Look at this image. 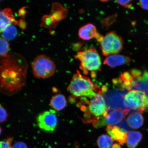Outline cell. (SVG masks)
Here are the masks:
<instances>
[{"label": "cell", "mask_w": 148, "mask_h": 148, "mask_svg": "<svg viewBox=\"0 0 148 148\" xmlns=\"http://www.w3.org/2000/svg\"><path fill=\"white\" fill-rule=\"evenodd\" d=\"M66 101L65 97L61 94H57L52 98L50 105L53 110L57 111L62 110L65 107Z\"/></svg>", "instance_id": "ac0fdd59"}, {"label": "cell", "mask_w": 148, "mask_h": 148, "mask_svg": "<svg viewBox=\"0 0 148 148\" xmlns=\"http://www.w3.org/2000/svg\"><path fill=\"white\" fill-rule=\"evenodd\" d=\"M114 140L107 135L103 134L99 136L97 140L99 148H110L113 145Z\"/></svg>", "instance_id": "d6986e66"}, {"label": "cell", "mask_w": 148, "mask_h": 148, "mask_svg": "<svg viewBox=\"0 0 148 148\" xmlns=\"http://www.w3.org/2000/svg\"><path fill=\"white\" fill-rule=\"evenodd\" d=\"M12 148H27V147L26 144L24 142H18L14 144Z\"/></svg>", "instance_id": "d4e9b609"}, {"label": "cell", "mask_w": 148, "mask_h": 148, "mask_svg": "<svg viewBox=\"0 0 148 148\" xmlns=\"http://www.w3.org/2000/svg\"><path fill=\"white\" fill-rule=\"evenodd\" d=\"M79 36L82 40H88L95 38L99 40L102 36L98 32L97 28L92 23L83 25L79 29Z\"/></svg>", "instance_id": "4fadbf2b"}, {"label": "cell", "mask_w": 148, "mask_h": 148, "mask_svg": "<svg viewBox=\"0 0 148 148\" xmlns=\"http://www.w3.org/2000/svg\"><path fill=\"white\" fill-rule=\"evenodd\" d=\"M103 94L101 92L97 93L81 109L84 112V115L88 116L92 119V123L103 116L106 112V103Z\"/></svg>", "instance_id": "52a82bcc"}, {"label": "cell", "mask_w": 148, "mask_h": 148, "mask_svg": "<svg viewBox=\"0 0 148 148\" xmlns=\"http://www.w3.org/2000/svg\"><path fill=\"white\" fill-rule=\"evenodd\" d=\"M99 42L102 53L105 56L119 54L123 47V39L115 31L107 33Z\"/></svg>", "instance_id": "8992f818"}, {"label": "cell", "mask_w": 148, "mask_h": 148, "mask_svg": "<svg viewBox=\"0 0 148 148\" xmlns=\"http://www.w3.org/2000/svg\"><path fill=\"white\" fill-rule=\"evenodd\" d=\"M139 3L142 9L148 10V1H140Z\"/></svg>", "instance_id": "484cf974"}, {"label": "cell", "mask_w": 148, "mask_h": 148, "mask_svg": "<svg viewBox=\"0 0 148 148\" xmlns=\"http://www.w3.org/2000/svg\"><path fill=\"white\" fill-rule=\"evenodd\" d=\"M8 114L7 112L2 106H1V122H3L6 120Z\"/></svg>", "instance_id": "cb8c5ba5"}, {"label": "cell", "mask_w": 148, "mask_h": 148, "mask_svg": "<svg viewBox=\"0 0 148 148\" xmlns=\"http://www.w3.org/2000/svg\"><path fill=\"white\" fill-rule=\"evenodd\" d=\"M125 109L143 113L148 112V97L141 90H132L127 91L123 98Z\"/></svg>", "instance_id": "277c9868"}, {"label": "cell", "mask_w": 148, "mask_h": 148, "mask_svg": "<svg viewBox=\"0 0 148 148\" xmlns=\"http://www.w3.org/2000/svg\"><path fill=\"white\" fill-rule=\"evenodd\" d=\"M106 130L110 137L120 145H123L126 142L127 133L124 132L119 127L107 125Z\"/></svg>", "instance_id": "2e32d148"}, {"label": "cell", "mask_w": 148, "mask_h": 148, "mask_svg": "<svg viewBox=\"0 0 148 148\" xmlns=\"http://www.w3.org/2000/svg\"><path fill=\"white\" fill-rule=\"evenodd\" d=\"M131 111L121 108L107 110V113L103 116L106 125H118L125 119L126 116Z\"/></svg>", "instance_id": "7c38bea8"}, {"label": "cell", "mask_w": 148, "mask_h": 148, "mask_svg": "<svg viewBox=\"0 0 148 148\" xmlns=\"http://www.w3.org/2000/svg\"><path fill=\"white\" fill-rule=\"evenodd\" d=\"M131 60L125 55L116 54L109 56L103 61V64L112 68L129 63Z\"/></svg>", "instance_id": "9a60e30c"}, {"label": "cell", "mask_w": 148, "mask_h": 148, "mask_svg": "<svg viewBox=\"0 0 148 148\" xmlns=\"http://www.w3.org/2000/svg\"><path fill=\"white\" fill-rule=\"evenodd\" d=\"M12 138H9L5 140H2L1 142V148H12Z\"/></svg>", "instance_id": "7402d4cb"}, {"label": "cell", "mask_w": 148, "mask_h": 148, "mask_svg": "<svg viewBox=\"0 0 148 148\" xmlns=\"http://www.w3.org/2000/svg\"><path fill=\"white\" fill-rule=\"evenodd\" d=\"M132 75V90H141L148 97V71L134 69L130 70Z\"/></svg>", "instance_id": "8fae6325"}, {"label": "cell", "mask_w": 148, "mask_h": 148, "mask_svg": "<svg viewBox=\"0 0 148 148\" xmlns=\"http://www.w3.org/2000/svg\"><path fill=\"white\" fill-rule=\"evenodd\" d=\"M33 73L38 78H49L54 75L56 66L53 61L45 55L37 56L31 64Z\"/></svg>", "instance_id": "5b68a950"}, {"label": "cell", "mask_w": 148, "mask_h": 148, "mask_svg": "<svg viewBox=\"0 0 148 148\" xmlns=\"http://www.w3.org/2000/svg\"><path fill=\"white\" fill-rule=\"evenodd\" d=\"M67 90L75 97H84L89 99L101 92L99 86L94 84L88 77L82 75L78 70L74 74Z\"/></svg>", "instance_id": "7a4b0ae2"}, {"label": "cell", "mask_w": 148, "mask_h": 148, "mask_svg": "<svg viewBox=\"0 0 148 148\" xmlns=\"http://www.w3.org/2000/svg\"><path fill=\"white\" fill-rule=\"evenodd\" d=\"M0 66V90L8 96L20 91L26 83L27 64L21 55L10 53L1 57Z\"/></svg>", "instance_id": "6da1fadb"}, {"label": "cell", "mask_w": 148, "mask_h": 148, "mask_svg": "<svg viewBox=\"0 0 148 148\" xmlns=\"http://www.w3.org/2000/svg\"><path fill=\"white\" fill-rule=\"evenodd\" d=\"M37 124L42 130L46 132H52L56 128L58 123L57 118L54 111H45L37 116Z\"/></svg>", "instance_id": "ba28073f"}, {"label": "cell", "mask_w": 148, "mask_h": 148, "mask_svg": "<svg viewBox=\"0 0 148 148\" xmlns=\"http://www.w3.org/2000/svg\"><path fill=\"white\" fill-rule=\"evenodd\" d=\"M111 148H121L120 144L117 143L114 144Z\"/></svg>", "instance_id": "4316f807"}, {"label": "cell", "mask_w": 148, "mask_h": 148, "mask_svg": "<svg viewBox=\"0 0 148 148\" xmlns=\"http://www.w3.org/2000/svg\"><path fill=\"white\" fill-rule=\"evenodd\" d=\"M143 138V134L138 131H130L127 133V146L129 148H136Z\"/></svg>", "instance_id": "e0dca14e"}, {"label": "cell", "mask_w": 148, "mask_h": 148, "mask_svg": "<svg viewBox=\"0 0 148 148\" xmlns=\"http://www.w3.org/2000/svg\"><path fill=\"white\" fill-rule=\"evenodd\" d=\"M75 57L79 61V68L84 75L90 72L92 77H94L95 76V72L101 69V57L97 50L94 48L79 51Z\"/></svg>", "instance_id": "3957f363"}, {"label": "cell", "mask_w": 148, "mask_h": 148, "mask_svg": "<svg viewBox=\"0 0 148 148\" xmlns=\"http://www.w3.org/2000/svg\"><path fill=\"white\" fill-rule=\"evenodd\" d=\"M0 55L1 57L7 56L8 54L9 46L8 40L3 37L0 38Z\"/></svg>", "instance_id": "44dd1931"}, {"label": "cell", "mask_w": 148, "mask_h": 148, "mask_svg": "<svg viewBox=\"0 0 148 148\" xmlns=\"http://www.w3.org/2000/svg\"><path fill=\"white\" fill-rule=\"evenodd\" d=\"M132 1H116V3L127 8H130L132 6Z\"/></svg>", "instance_id": "603a6c76"}, {"label": "cell", "mask_w": 148, "mask_h": 148, "mask_svg": "<svg viewBox=\"0 0 148 148\" xmlns=\"http://www.w3.org/2000/svg\"><path fill=\"white\" fill-rule=\"evenodd\" d=\"M142 114L137 111H132L118 127L125 132H130L132 129L140 128L143 125L144 121Z\"/></svg>", "instance_id": "9c48e42d"}, {"label": "cell", "mask_w": 148, "mask_h": 148, "mask_svg": "<svg viewBox=\"0 0 148 148\" xmlns=\"http://www.w3.org/2000/svg\"><path fill=\"white\" fill-rule=\"evenodd\" d=\"M18 22L14 18L10 8L3 9L0 12V30L1 32L6 27L11 25H17Z\"/></svg>", "instance_id": "5bb4252c"}, {"label": "cell", "mask_w": 148, "mask_h": 148, "mask_svg": "<svg viewBox=\"0 0 148 148\" xmlns=\"http://www.w3.org/2000/svg\"><path fill=\"white\" fill-rule=\"evenodd\" d=\"M3 38L7 40H12L15 38L17 34V31L14 25L7 27L2 32Z\"/></svg>", "instance_id": "ffe728a7"}, {"label": "cell", "mask_w": 148, "mask_h": 148, "mask_svg": "<svg viewBox=\"0 0 148 148\" xmlns=\"http://www.w3.org/2000/svg\"><path fill=\"white\" fill-rule=\"evenodd\" d=\"M127 91L125 90H110L103 93L107 110L115 108L125 109L123 103V98Z\"/></svg>", "instance_id": "30bf717a"}]
</instances>
